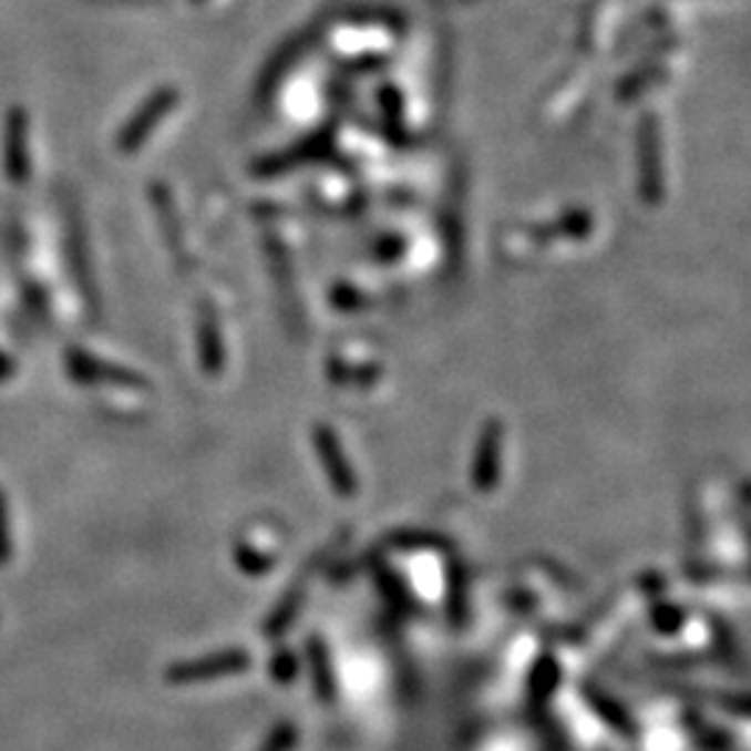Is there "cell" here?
Wrapping results in <instances>:
<instances>
[{"label": "cell", "instance_id": "cell-2", "mask_svg": "<svg viewBox=\"0 0 751 751\" xmlns=\"http://www.w3.org/2000/svg\"><path fill=\"white\" fill-rule=\"evenodd\" d=\"M70 364H73L75 375H101L97 382H117V384H132L134 375H128L125 370H114L106 368L103 362H95V359L86 357H70Z\"/></svg>", "mask_w": 751, "mask_h": 751}, {"label": "cell", "instance_id": "cell-1", "mask_svg": "<svg viewBox=\"0 0 751 751\" xmlns=\"http://www.w3.org/2000/svg\"><path fill=\"white\" fill-rule=\"evenodd\" d=\"M248 655L245 651H220L215 657H204V660L187 662L171 671V682H198V679L209 677H226V673H239L248 668Z\"/></svg>", "mask_w": 751, "mask_h": 751}, {"label": "cell", "instance_id": "cell-4", "mask_svg": "<svg viewBox=\"0 0 751 751\" xmlns=\"http://www.w3.org/2000/svg\"><path fill=\"white\" fill-rule=\"evenodd\" d=\"M3 526H7V504L0 498V563H7L9 554V537L3 535Z\"/></svg>", "mask_w": 751, "mask_h": 751}, {"label": "cell", "instance_id": "cell-3", "mask_svg": "<svg viewBox=\"0 0 751 751\" xmlns=\"http://www.w3.org/2000/svg\"><path fill=\"white\" fill-rule=\"evenodd\" d=\"M292 743V732L290 729H276L274 734H270L268 743L263 745V751H287Z\"/></svg>", "mask_w": 751, "mask_h": 751}]
</instances>
